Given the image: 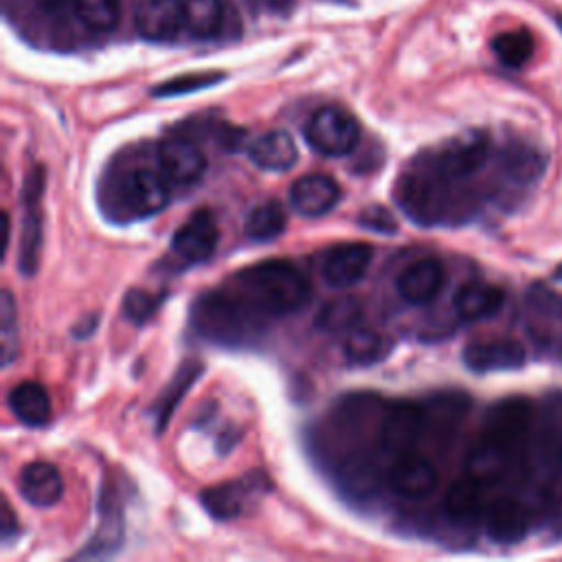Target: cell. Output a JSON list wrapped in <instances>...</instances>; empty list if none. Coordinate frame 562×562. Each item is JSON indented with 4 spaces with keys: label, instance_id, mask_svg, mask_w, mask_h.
Returning a JSON list of instances; mask_svg holds the SVG:
<instances>
[{
    "label": "cell",
    "instance_id": "6da1fadb",
    "mask_svg": "<svg viewBox=\"0 0 562 562\" xmlns=\"http://www.w3.org/2000/svg\"><path fill=\"white\" fill-rule=\"evenodd\" d=\"M231 294L250 316L277 318L301 310L310 301L312 288L305 274L290 261L268 259L239 270L233 277Z\"/></svg>",
    "mask_w": 562,
    "mask_h": 562
},
{
    "label": "cell",
    "instance_id": "7a4b0ae2",
    "mask_svg": "<svg viewBox=\"0 0 562 562\" xmlns=\"http://www.w3.org/2000/svg\"><path fill=\"white\" fill-rule=\"evenodd\" d=\"M193 321L206 338L217 342H237L255 325V318L226 290L202 294L195 303Z\"/></svg>",
    "mask_w": 562,
    "mask_h": 562
},
{
    "label": "cell",
    "instance_id": "3957f363",
    "mask_svg": "<svg viewBox=\"0 0 562 562\" xmlns=\"http://www.w3.org/2000/svg\"><path fill=\"white\" fill-rule=\"evenodd\" d=\"M46 184V169L35 165L29 169L22 182V233H20V252H18V268L24 277H33L40 268V252L44 239V211H42V195Z\"/></svg>",
    "mask_w": 562,
    "mask_h": 562
},
{
    "label": "cell",
    "instance_id": "277c9868",
    "mask_svg": "<svg viewBox=\"0 0 562 562\" xmlns=\"http://www.w3.org/2000/svg\"><path fill=\"white\" fill-rule=\"evenodd\" d=\"M303 136L307 145L323 156H345L358 145L360 125L347 110L323 105L307 119Z\"/></svg>",
    "mask_w": 562,
    "mask_h": 562
},
{
    "label": "cell",
    "instance_id": "5b68a950",
    "mask_svg": "<svg viewBox=\"0 0 562 562\" xmlns=\"http://www.w3.org/2000/svg\"><path fill=\"white\" fill-rule=\"evenodd\" d=\"M217 239H220V231H217L215 215L209 209H198L173 233L171 252L182 263L198 266L213 257L217 248Z\"/></svg>",
    "mask_w": 562,
    "mask_h": 562
},
{
    "label": "cell",
    "instance_id": "8992f818",
    "mask_svg": "<svg viewBox=\"0 0 562 562\" xmlns=\"http://www.w3.org/2000/svg\"><path fill=\"white\" fill-rule=\"evenodd\" d=\"M158 167L176 187L195 184L206 171V156L200 145L187 136H169L158 145Z\"/></svg>",
    "mask_w": 562,
    "mask_h": 562
},
{
    "label": "cell",
    "instance_id": "52a82bcc",
    "mask_svg": "<svg viewBox=\"0 0 562 562\" xmlns=\"http://www.w3.org/2000/svg\"><path fill=\"white\" fill-rule=\"evenodd\" d=\"M461 360L474 373H498V371H516L525 367L527 353L518 340L492 338V340H474L465 345Z\"/></svg>",
    "mask_w": 562,
    "mask_h": 562
},
{
    "label": "cell",
    "instance_id": "ba28073f",
    "mask_svg": "<svg viewBox=\"0 0 562 562\" xmlns=\"http://www.w3.org/2000/svg\"><path fill=\"white\" fill-rule=\"evenodd\" d=\"M389 487L411 501L428 496L439 481L437 468L430 459L417 454L415 450L397 454V459L391 463L386 474Z\"/></svg>",
    "mask_w": 562,
    "mask_h": 562
},
{
    "label": "cell",
    "instance_id": "9c48e42d",
    "mask_svg": "<svg viewBox=\"0 0 562 562\" xmlns=\"http://www.w3.org/2000/svg\"><path fill=\"white\" fill-rule=\"evenodd\" d=\"M371 259H373V248L369 244H362V241L340 244L327 250V255L323 257L321 272L327 285L349 288L367 274Z\"/></svg>",
    "mask_w": 562,
    "mask_h": 562
},
{
    "label": "cell",
    "instance_id": "30bf717a",
    "mask_svg": "<svg viewBox=\"0 0 562 562\" xmlns=\"http://www.w3.org/2000/svg\"><path fill=\"white\" fill-rule=\"evenodd\" d=\"M136 29L149 42H171L184 29V0H145L136 11Z\"/></svg>",
    "mask_w": 562,
    "mask_h": 562
},
{
    "label": "cell",
    "instance_id": "8fae6325",
    "mask_svg": "<svg viewBox=\"0 0 562 562\" xmlns=\"http://www.w3.org/2000/svg\"><path fill=\"white\" fill-rule=\"evenodd\" d=\"M162 171H154L149 167H136L127 173L125 180V202L127 209L134 211L136 217H149L160 213L169 202V187Z\"/></svg>",
    "mask_w": 562,
    "mask_h": 562
},
{
    "label": "cell",
    "instance_id": "7c38bea8",
    "mask_svg": "<svg viewBox=\"0 0 562 562\" xmlns=\"http://www.w3.org/2000/svg\"><path fill=\"white\" fill-rule=\"evenodd\" d=\"M340 200V187L325 173H307L290 187V204L303 217H321Z\"/></svg>",
    "mask_w": 562,
    "mask_h": 562
},
{
    "label": "cell",
    "instance_id": "4fadbf2b",
    "mask_svg": "<svg viewBox=\"0 0 562 562\" xmlns=\"http://www.w3.org/2000/svg\"><path fill=\"white\" fill-rule=\"evenodd\" d=\"M485 531L498 544H516L529 531L525 505L512 496L494 498L485 509Z\"/></svg>",
    "mask_w": 562,
    "mask_h": 562
},
{
    "label": "cell",
    "instance_id": "5bb4252c",
    "mask_svg": "<svg viewBox=\"0 0 562 562\" xmlns=\"http://www.w3.org/2000/svg\"><path fill=\"white\" fill-rule=\"evenodd\" d=\"M395 288L406 303L428 305L443 288V266L437 259H419L400 272Z\"/></svg>",
    "mask_w": 562,
    "mask_h": 562
},
{
    "label": "cell",
    "instance_id": "9a60e30c",
    "mask_svg": "<svg viewBox=\"0 0 562 562\" xmlns=\"http://www.w3.org/2000/svg\"><path fill=\"white\" fill-rule=\"evenodd\" d=\"M18 490L22 498L35 507H53L64 494V481L55 465L31 461L18 474Z\"/></svg>",
    "mask_w": 562,
    "mask_h": 562
},
{
    "label": "cell",
    "instance_id": "2e32d148",
    "mask_svg": "<svg viewBox=\"0 0 562 562\" xmlns=\"http://www.w3.org/2000/svg\"><path fill=\"white\" fill-rule=\"evenodd\" d=\"M246 151L250 162L266 171H285L299 158L296 143L285 130H272L257 136Z\"/></svg>",
    "mask_w": 562,
    "mask_h": 562
},
{
    "label": "cell",
    "instance_id": "e0dca14e",
    "mask_svg": "<svg viewBox=\"0 0 562 562\" xmlns=\"http://www.w3.org/2000/svg\"><path fill=\"white\" fill-rule=\"evenodd\" d=\"M422 432V411L413 404L393 406L382 422V443L386 450L402 454L415 448Z\"/></svg>",
    "mask_w": 562,
    "mask_h": 562
},
{
    "label": "cell",
    "instance_id": "ac0fdd59",
    "mask_svg": "<svg viewBox=\"0 0 562 562\" xmlns=\"http://www.w3.org/2000/svg\"><path fill=\"white\" fill-rule=\"evenodd\" d=\"M505 303V292L492 283L472 281L457 290L454 310L463 321H481L494 316Z\"/></svg>",
    "mask_w": 562,
    "mask_h": 562
},
{
    "label": "cell",
    "instance_id": "d6986e66",
    "mask_svg": "<svg viewBox=\"0 0 562 562\" xmlns=\"http://www.w3.org/2000/svg\"><path fill=\"white\" fill-rule=\"evenodd\" d=\"M11 413L24 426H44L50 419V397L35 380L18 382L7 395Z\"/></svg>",
    "mask_w": 562,
    "mask_h": 562
},
{
    "label": "cell",
    "instance_id": "ffe728a7",
    "mask_svg": "<svg viewBox=\"0 0 562 562\" xmlns=\"http://www.w3.org/2000/svg\"><path fill=\"white\" fill-rule=\"evenodd\" d=\"M527 303H529V321L533 323L531 329L547 327V325L558 327V329H553L558 334V338L549 340L547 345L551 347L555 358L562 360V296L549 292L542 285H536V288H531Z\"/></svg>",
    "mask_w": 562,
    "mask_h": 562
},
{
    "label": "cell",
    "instance_id": "44dd1931",
    "mask_svg": "<svg viewBox=\"0 0 562 562\" xmlns=\"http://www.w3.org/2000/svg\"><path fill=\"white\" fill-rule=\"evenodd\" d=\"M481 481L474 476H463L454 481L448 492L443 494V509L446 516L454 522H472L483 509V492Z\"/></svg>",
    "mask_w": 562,
    "mask_h": 562
},
{
    "label": "cell",
    "instance_id": "7402d4cb",
    "mask_svg": "<svg viewBox=\"0 0 562 562\" xmlns=\"http://www.w3.org/2000/svg\"><path fill=\"white\" fill-rule=\"evenodd\" d=\"M393 340L367 327H353L342 340V353L353 364H373L389 356Z\"/></svg>",
    "mask_w": 562,
    "mask_h": 562
},
{
    "label": "cell",
    "instance_id": "603a6c76",
    "mask_svg": "<svg viewBox=\"0 0 562 562\" xmlns=\"http://www.w3.org/2000/svg\"><path fill=\"white\" fill-rule=\"evenodd\" d=\"M200 373H202V362H198V360H184L178 367L176 375L171 378V382L167 384V389L162 391V395L156 400V406H154V411H156V430L158 432L165 430L173 408L180 404V400L187 395L189 386L200 378Z\"/></svg>",
    "mask_w": 562,
    "mask_h": 562
},
{
    "label": "cell",
    "instance_id": "cb8c5ba5",
    "mask_svg": "<svg viewBox=\"0 0 562 562\" xmlns=\"http://www.w3.org/2000/svg\"><path fill=\"white\" fill-rule=\"evenodd\" d=\"M246 496H248L246 481H231V483H220V485L206 487L202 492L200 501L211 516H215L220 520H228V518H235L237 514H241Z\"/></svg>",
    "mask_w": 562,
    "mask_h": 562
},
{
    "label": "cell",
    "instance_id": "d4e9b609",
    "mask_svg": "<svg viewBox=\"0 0 562 562\" xmlns=\"http://www.w3.org/2000/svg\"><path fill=\"white\" fill-rule=\"evenodd\" d=\"M285 222L288 217L283 204L279 200H263L250 209L244 231L252 241H268L283 233Z\"/></svg>",
    "mask_w": 562,
    "mask_h": 562
},
{
    "label": "cell",
    "instance_id": "484cf974",
    "mask_svg": "<svg viewBox=\"0 0 562 562\" xmlns=\"http://www.w3.org/2000/svg\"><path fill=\"white\" fill-rule=\"evenodd\" d=\"M362 321V303L353 296L327 301L316 314V327L329 334L351 331Z\"/></svg>",
    "mask_w": 562,
    "mask_h": 562
},
{
    "label": "cell",
    "instance_id": "4316f807",
    "mask_svg": "<svg viewBox=\"0 0 562 562\" xmlns=\"http://www.w3.org/2000/svg\"><path fill=\"white\" fill-rule=\"evenodd\" d=\"M121 536H123V527H121V516H119L112 490L103 487V492H101V525H99V533L94 536L90 547H86V551L79 553V555H103V553H110L112 549L119 547Z\"/></svg>",
    "mask_w": 562,
    "mask_h": 562
},
{
    "label": "cell",
    "instance_id": "83f0119b",
    "mask_svg": "<svg viewBox=\"0 0 562 562\" xmlns=\"http://www.w3.org/2000/svg\"><path fill=\"white\" fill-rule=\"evenodd\" d=\"M224 20L222 0H184V22L193 37L209 40L217 35Z\"/></svg>",
    "mask_w": 562,
    "mask_h": 562
},
{
    "label": "cell",
    "instance_id": "f1b7e54d",
    "mask_svg": "<svg viewBox=\"0 0 562 562\" xmlns=\"http://www.w3.org/2000/svg\"><path fill=\"white\" fill-rule=\"evenodd\" d=\"M492 53L503 66L520 68L533 55V37L527 29L503 31L492 40Z\"/></svg>",
    "mask_w": 562,
    "mask_h": 562
},
{
    "label": "cell",
    "instance_id": "f546056e",
    "mask_svg": "<svg viewBox=\"0 0 562 562\" xmlns=\"http://www.w3.org/2000/svg\"><path fill=\"white\" fill-rule=\"evenodd\" d=\"M72 7L81 24L99 33L114 31L121 20V0H75Z\"/></svg>",
    "mask_w": 562,
    "mask_h": 562
},
{
    "label": "cell",
    "instance_id": "4dcf8cb0",
    "mask_svg": "<svg viewBox=\"0 0 562 562\" xmlns=\"http://www.w3.org/2000/svg\"><path fill=\"white\" fill-rule=\"evenodd\" d=\"M0 351L2 367H9L18 356V310L9 290H2L0 299Z\"/></svg>",
    "mask_w": 562,
    "mask_h": 562
},
{
    "label": "cell",
    "instance_id": "1f68e13d",
    "mask_svg": "<svg viewBox=\"0 0 562 562\" xmlns=\"http://www.w3.org/2000/svg\"><path fill=\"white\" fill-rule=\"evenodd\" d=\"M224 79V72H189V75H180L173 77L160 86H156L151 90L154 97H180V94H189L209 86H215Z\"/></svg>",
    "mask_w": 562,
    "mask_h": 562
},
{
    "label": "cell",
    "instance_id": "d6a6232c",
    "mask_svg": "<svg viewBox=\"0 0 562 562\" xmlns=\"http://www.w3.org/2000/svg\"><path fill=\"white\" fill-rule=\"evenodd\" d=\"M160 307V296L140 288H132L123 296V314L134 325L147 323Z\"/></svg>",
    "mask_w": 562,
    "mask_h": 562
},
{
    "label": "cell",
    "instance_id": "836d02e7",
    "mask_svg": "<svg viewBox=\"0 0 562 562\" xmlns=\"http://www.w3.org/2000/svg\"><path fill=\"white\" fill-rule=\"evenodd\" d=\"M362 226L371 228V231H382V233H395V220L391 217L389 211H384L382 206H371V209H364L360 220H358Z\"/></svg>",
    "mask_w": 562,
    "mask_h": 562
},
{
    "label": "cell",
    "instance_id": "e575fe53",
    "mask_svg": "<svg viewBox=\"0 0 562 562\" xmlns=\"http://www.w3.org/2000/svg\"><path fill=\"white\" fill-rule=\"evenodd\" d=\"M11 520H13L11 507H9V503H4V509H2V536H4V540L9 538V531L13 529V527H11Z\"/></svg>",
    "mask_w": 562,
    "mask_h": 562
},
{
    "label": "cell",
    "instance_id": "d590c367",
    "mask_svg": "<svg viewBox=\"0 0 562 562\" xmlns=\"http://www.w3.org/2000/svg\"><path fill=\"white\" fill-rule=\"evenodd\" d=\"M553 279H555V281H562V263L553 270Z\"/></svg>",
    "mask_w": 562,
    "mask_h": 562
},
{
    "label": "cell",
    "instance_id": "8d00e7d4",
    "mask_svg": "<svg viewBox=\"0 0 562 562\" xmlns=\"http://www.w3.org/2000/svg\"><path fill=\"white\" fill-rule=\"evenodd\" d=\"M555 20H558V24H560V29H562V13H558V15H555Z\"/></svg>",
    "mask_w": 562,
    "mask_h": 562
}]
</instances>
